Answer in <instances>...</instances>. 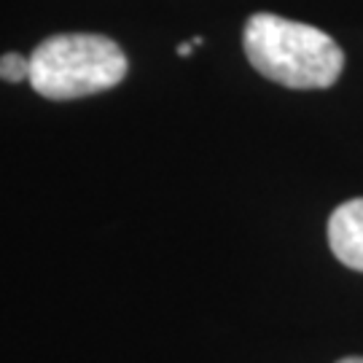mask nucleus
Segmentation results:
<instances>
[{
  "mask_svg": "<svg viewBox=\"0 0 363 363\" xmlns=\"http://www.w3.org/2000/svg\"><path fill=\"white\" fill-rule=\"evenodd\" d=\"M247 62L288 89H328L345 67V52L331 35L274 13H253L242 35Z\"/></svg>",
  "mask_w": 363,
  "mask_h": 363,
  "instance_id": "1",
  "label": "nucleus"
},
{
  "mask_svg": "<svg viewBox=\"0 0 363 363\" xmlns=\"http://www.w3.org/2000/svg\"><path fill=\"white\" fill-rule=\"evenodd\" d=\"M127 76L116 40L94 33L52 35L30 54V86L46 100H78L113 89Z\"/></svg>",
  "mask_w": 363,
  "mask_h": 363,
  "instance_id": "2",
  "label": "nucleus"
},
{
  "mask_svg": "<svg viewBox=\"0 0 363 363\" xmlns=\"http://www.w3.org/2000/svg\"><path fill=\"white\" fill-rule=\"evenodd\" d=\"M328 245L345 267L363 272V199H350L331 213Z\"/></svg>",
  "mask_w": 363,
  "mask_h": 363,
  "instance_id": "3",
  "label": "nucleus"
},
{
  "mask_svg": "<svg viewBox=\"0 0 363 363\" xmlns=\"http://www.w3.org/2000/svg\"><path fill=\"white\" fill-rule=\"evenodd\" d=\"M0 78L11 81V84L30 81V57H22V54L16 52L3 54L0 57Z\"/></svg>",
  "mask_w": 363,
  "mask_h": 363,
  "instance_id": "4",
  "label": "nucleus"
},
{
  "mask_svg": "<svg viewBox=\"0 0 363 363\" xmlns=\"http://www.w3.org/2000/svg\"><path fill=\"white\" fill-rule=\"evenodd\" d=\"M191 52H194V43H181V46H178V54H181V57H191Z\"/></svg>",
  "mask_w": 363,
  "mask_h": 363,
  "instance_id": "5",
  "label": "nucleus"
},
{
  "mask_svg": "<svg viewBox=\"0 0 363 363\" xmlns=\"http://www.w3.org/2000/svg\"><path fill=\"white\" fill-rule=\"evenodd\" d=\"M339 363H363V358L361 355H352V358H342Z\"/></svg>",
  "mask_w": 363,
  "mask_h": 363,
  "instance_id": "6",
  "label": "nucleus"
}]
</instances>
